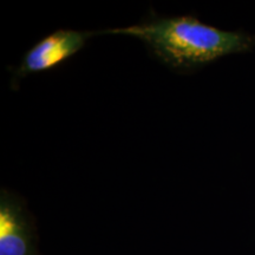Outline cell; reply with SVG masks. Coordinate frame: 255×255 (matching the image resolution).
I'll list each match as a JSON object with an SVG mask.
<instances>
[{
    "label": "cell",
    "instance_id": "obj_3",
    "mask_svg": "<svg viewBox=\"0 0 255 255\" xmlns=\"http://www.w3.org/2000/svg\"><path fill=\"white\" fill-rule=\"evenodd\" d=\"M0 255H39L33 218L13 191H0Z\"/></svg>",
    "mask_w": 255,
    "mask_h": 255
},
{
    "label": "cell",
    "instance_id": "obj_2",
    "mask_svg": "<svg viewBox=\"0 0 255 255\" xmlns=\"http://www.w3.org/2000/svg\"><path fill=\"white\" fill-rule=\"evenodd\" d=\"M92 32L76 30H58L37 41L23 56L20 63L12 72V87H17L20 79L30 75L47 72L58 68L63 63L78 53Z\"/></svg>",
    "mask_w": 255,
    "mask_h": 255
},
{
    "label": "cell",
    "instance_id": "obj_1",
    "mask_svg": "<svg viewBox=\"0 0 255 255\" xmlns=\"http://www.w3.org/2000/svg\"><path fill=\"white\" fill-rule=\"evenodd\" d=\"M101 33L142 40L159 62L177 72L194 71L222 57L246 52L255 45V38L246 32L220 30L194 15L161 17L152 13L138 24L108 28Z\"/></svg>",
    "mask_w": 255,
    "mask_h": 255
}]
</instances>
